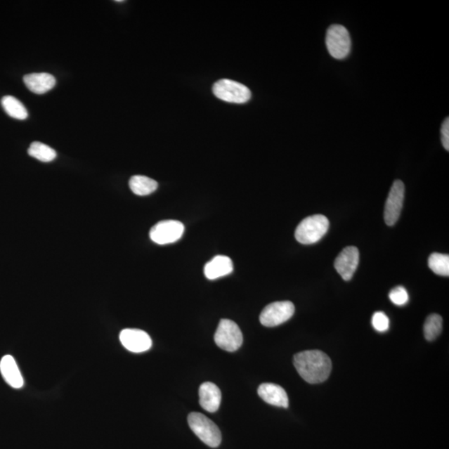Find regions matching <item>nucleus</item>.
<instances>
[{
    "label": "nucleus",
    "mask_w": 449,
    "mask_h": 449,
    "mask_svg": "<svg viewBox=\"0 0 449 449\" xmlns=\"http://www.w3.org/2000/svg\"><path fill=\"white\" fill-rule=\"evenodd\" d=\"M294 365L307 383L315 384L327 380L332 370V363L325 353L320 351H306L294 356Z\"/></svg>",
    "instance_id": "obj_1"
},
{
    "label": "nucleus",
    "mask_w": 449,
    "mask_h": 449,
    "mask_svg": "<svg viewBox=\"0 0 449 449\" xmlns=\"http://www.w3.org/2000/svg\"><path fill=\"white\" fill-rule=\"evenodd\" d=\"M329 226V220L323 215L308 216L298 225L294 237L299 243L315 244L327 233Z\"/></svg>",
    "instance_id": "obj_2"
},
{
    "label": "nucleus",
    "mask_w": 449,
    "mask_h": 449,
    "mask_svg": "<svg viewBox=\"0 0 449 449\" xmlns=\"http://www.w3.org/2000/svg\"><path fill=\"white\" fill-rule=\"evenodd\" d=\"M188 424L193 433L207 446L219 447L221 434L214 422L200 412H193L188 416Z\"/></svg>",
    "instance_id": "obj_3"
},
{
    "label": "nucleus",
    "mask_w": 449,
    "mask_h": 449,
    "mask_svg": "<svg viewBox=\"0 0 449 449\" xmlns=\"http://www.w3.org/2000/svg\"><path fill=\"white\" fill-rule=\"evenodd\" d=\"M325 43L330 56L335 60H344L351 53V35L343 25H331L326 33Z\"/></svg>",
    "instance_id": "obj_4"
},
{
    "label": "nucleus",
    "mask_w": 449,
    "mask_h": 449,
    "mask_svg": "<svg viewBox=\"0 0 449 449\" xmlns=\"http://www.w3.org/2000/svg\"><path fill=\"white\" fill-rule=\"evenodd\" d=\"M216 346L226 351L234 352L242 346L243 334L234 321L222 319L214 337Z\"/></svg>",
    "instance_id": "obj_5"
},
{
    "label": "nucleus",
    "mask_w": 449,
    "mask_h": 449,
    "mask_svg": "<svg viewBox=\"0 0 449 449\" xmlns=\"http://www.w3.org/2000/svg\"><path fill=\"white\" fill-rule=\"evenodd\" d=\"M213 93L225 102L245 103L252 98L251 91L242 84L230 79H221L213 86Z\"/></svg>",
    "instance_id": "obj_6"
},
{
    "label": "nucleus",
    "mask_w": 449,
    "mask_h": 449,
    "mask_svg": "<svg viewBox=\"0 0 449 449\" xmlns=\"http://www.w3.org/2000/svg\"><path fill=\"white\" fill-rule=\"evenodd\" d=\"M294 306L290 301H278L265 307L260 315L262 325L266 327H275L285 323L293 316Z\"/></svg>",
    "instance_id": "obj_7"
},
{
    "label": "nucleus",
    "mask_w": 449,
    "mask_h": 449,
    "mask_svg": "<svg viewBox=\"0 0 449 449\" xmlns=\"http://www.w3.org/2000/svg\"><path fill=\"white\" fill-rule=\"evenodd\" d=\"M184 230V225L179 221H162L150 230V238L158 245L174 243L183 237Z\"/></svg>",
    "instance_id": "obj_8"
},
{
    "label": "nucleus",
    "mask_w": 449,
    "mask_h": 449,
    "mask_svg": "<svg viewBox=\"0 0 449 449\" xmlns=\"http://www.w3.org/2000/svg\"><path fill=\"white\" fill-rule=\"evenodd\" d=\"M405 193V188L403 181L401 180L394 181L384 208V221L389 226L396 224L401 216Z\"/></svg>",
    "instance_id": "obj_9"
},
{
    "label": "nucleus",
    "mask_w": 449,
    "mask_h": 449,
    "mask_svg": "<svg viewBox=\"0 0 449 449\" xmlns=\"http://www.w3.org/2000/svg\"><path fill=\"white\" fill-rule=\"evenodd\" d=\"M360 262V252L356 247H347L334 261V268L344 280H351Z\"/></svg>",
    "instance_id": "obj_10"
},
{
    "label": "nucleus",
    "mask_w": 449,
    "mask_h": 449,
    "mask_svg": "<svg viewBox=\"0 0 449 449\" xmlns=\"http://www.w3.org/2000/svg\"><path fill=\"white\" fill-rule=\"evenodd\" d=\"M120 341L124 348L133 353H143L149 351L152 341L149 334L138 329H125L119 335Z\"/></svg>",
    "instance_id": "obj_11"
},
{
    "label": "nucleus",
    "mask_w": 449,
    "mask_h": 449,
    "mask_svg": "<svg viewBox=\"0 0 449 449\" xmlns=\"http://www.w3.org/2000/svg\"><path fill=\"white\" fill-rule=\"evenodd\" d=\"M258 394L266 403L271 405L285 408L289 407V398L285 390L275 384H262L258 388Z\"/></svg>",
    "instance_id": "obj_12"
},
{
    "label": "nucleus",
    "mask_w": 449,
    "mask_h": 449,
    "mask_svg": "<svg viewBox=\"0 0 449 449\" xmlns=\"http://www.w3.org/2000/svg\"><path fill=\"white\" fill-rule=\"evenodd\" d=\"M221 401V392L215 384L204 383L199 389V403L203 410L215 412L219 410Z\"/></svg>",
    "instance_id": "obj_13"
},
{
    "label": "nucleus",
    "mask_w": 449,
    "mask_h": 449,
    "mask_svg": "<svg viewBox=\"0 0 449 449\" xmlns=\"http://www.w3.org/2000/svg\"><path fill=\"white\" fill-rule=\"evenodd\" d=\"M0 372L8 385L15 389L24 386V379L17 363L11 356H6L0 361Z\"/></svg>",
    "instance_id": "obj_14"
},
{
    "label": "nucleus",
    "mask_w": 449,
    "mask_h": 449,
    "mask_svg": "<svg viewBox=\"0 0 449 449\" xmlns=\"http://www.w3.org/2000/svg\"><path fill=\"white\" fill-rule=\"evenodd\" d=\"M26 87L36 94H44L53 89L56 85V79L47 72L31 74L25 76Z\"/></svg>",
    "instance_id": "obj_15"
},
{
    "label": "nucleus",
    "mask_w": 449,
    "mask_h": 449,
    "mask_svg": "<svg viewBox=\"0 0 449 449\" xmlns=\"http://www.w3.org/2000/svg\"><path fill=\"white\" fill-rule=\"evenodd\" d=\"M233 271V263L230 258L226 256H216L207 263L204 274L209 280H216L228 275Z\"/></svg>",
    "instance_id": "obj_16"
},
{
    "label": "nucleus",
    "mask_w": 449,
    "mask_h": 449,
    "mask_svg": "<svg viewBox=\"0 0 449 449\" xmlns=\"http://www.w3.org/2000/svg\"><path fill=\"white\" fill-rule=\"evenodd\" d=\"M129 187L134 194L138 196H148L155 192L158 183L155 180L145 176H134L129 181Z\"/></svg>",
    "instance_id": "obj_17"
},
{
    "label": "nucleus",
    "mask_w": 449,
    "mask_h": 449,
    "mask_svg": "<svg viewBox=\"0 0 449 449\" xmlns=\"http://www.w3.org/2000/svg\"><path fill=\"white\" fill-rule=\"evenodd\" d=\"M2 106L7 115L13 119L25 120L28 117V111L20 100L13 96H6L1 100Z\"/></svg>",
    "instance_id": "obj_18"
},
{
    "label": "nucleus",
    "mask_w": 449,
    "mask_h": 449,
    "mask_svg": "<svg viewBox=\"0 0 449 449\" xmlns=\"http://www.w3.org/2000/svg\"><path fill=\"white\" fill-rule=\"evenodd\" d=\"M29 155L43 162H50L56 160L57 153L56 150L48 145L34 142L30 145L28 150Z\"/></svg>",
    "instance_id": "obj_19"
},
{
    "label": "nucleus",
    "mask_w": 449,
    "mask_h": 449,
    "mask_svg": "<svg viewBox=\"0 0 449 449\" xmlns=\"http://www.w3.org/2000/svg\"><path fill=\"white\" fill-rule=\"evenodd\" d=\"M443 330L442 317L437 314L430 315L426 319L424 326V334L426 339L429 341H434L436 339L439 334H441Z\"/></svg>",
    "instance_id": "obj_20"
},
{
    "label": "nucleus",
    "mask_w": 449,
    "mask_h": 449,
    "mask_svg": "<svg viewBox=\"0 0 449 449\" xmlns=\"http://www.w3.org/2000/svg\"><path fill=\"white\" fill-rule=\"evenodd\" d=\"M429 266L435 274L449 275V256L447 254L433 253L429 258Z\"/></svg>",
    "instance_id": "obj_21"
},
{
    "label": "nucleus",
    "mask_w": 449,
    "mask_h": 449,
    "mask_svg": "<svg viewBox=\"0 0 449 449\" xmlns=\"http://www.w3.org/2000/svg\"><path fill=\"white\" fill-rule=\"evenodd\" d=\"M389 299L394 305L403 306L409 301V294L405 287H397L390 292Z\"/></svg>",
    "instance_id": "obj_22"
},
{
    "label": "nucleus",
    "mask_w": 449,
    "mask_h": 449,
    "mask_svg": "<svg viewBox=\"0 0 449 449\" xmlns=\"http://www.w3.org/2000/svg\"><path fill=\"white\" fill-rule=\"evenodd\" d=\"M372 325L379 332H385L389 327V320L384 312H375L372 317Z\"/></svg>",
    "instance_id": "obj_23"
},
{
    "label": "nucleus",
    "mask_w": 449,
    "mask_h": 449,
    "mask_svg": "<svg viewBox=\"0 0 449 449\" xmlns=\"http://www.w3.org/2000/svg\"><path fill=\"white\" fill-rule=\"evenodd\" d=\"M442 143L444 148L449 150V119L444 120L441 128Z\"/></svg>",
    "instance_id": "obj_24"
}]
</instances>
